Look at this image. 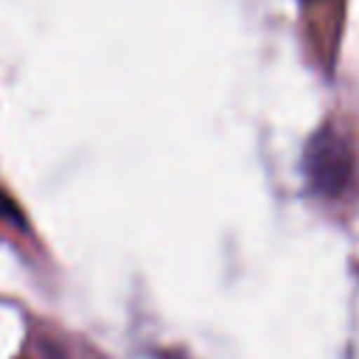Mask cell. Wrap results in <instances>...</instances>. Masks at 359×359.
<instances>
[{
	"mask_svg": "<svg viewBox=\"0 0 359 359\" xmlns=\"http://www.w3.org/2000/svg\"><path fill=\"white\" fill-rule=\"evenodd\" d=\"M0 219L3 222H14V224H22V213L17 210L14 199H8L6 194H0Z\"/></svg>",
	"mask_w": 359,
	"mask_h": 359,
	"instance_id": "cell-2",
	"label": "cell"
},
{
	"mask_svg": "<svg viewBox=\"0 0 359 359\" xmlns=\"http://www.w3.org/2000/svg\"><path fill=\"white\" fill-rule=\"evenodd\" d=\"M303 168H306L309 185L317 194H323V196L342 194V188L348 185L351 171H353V154H351L348 140L328 126L320 129L306 146Z\"/></svg>",
	"mask_w": 359,
	"mask_h": 359,
	"instance_id": "cell-1",
	"label": "cell"
}]
</instances>
